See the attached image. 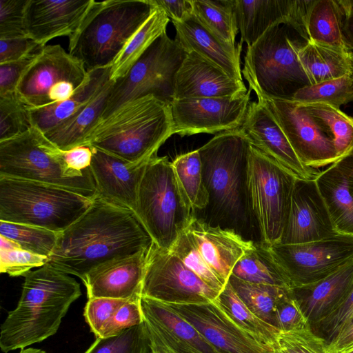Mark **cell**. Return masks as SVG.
<instances>
[{
    "instance_id": "cell-27",
    "label": "cell",
    "mask_w": 353,
    "mask_h": 353,
    "mask_svg": "<svg viewBox=\"0 0 353 353\" xmlns=\"http://www.w3.org/2000/svg\"><path fill=\"white\" fill-rule=\"evenodd\" d=\"M175 39L188 53L194 52L221 68L231 77L243 81L241 68L242 43L223 42L205 28L193 15L182 21H172Z\"/></svg>"
},
{
    "instance_id": "cell-4",
    "label": "cell",
    "mask_w": 353,
    "mask_h": 353,
    "mask_svg": "<svg viewBox=\"0 0 353 353\" xmlns=\"http://www.w3.org/2000/svg\"><path fill=\"white\" fill-rule=\"evenodd\" d=\"M304 23H277L247 46L241 73L257 98L292 99L310 85L299 59L300 50L310 42Z\"/></svg>"
},
{
    "instance_id": "cell-11",
    "label": "cell",
    "mask_w": 353,
    "mask_h": 353,
    "mask_svg": "<svg viewBox=\"0 0 353 353\" xmlns=\"http://www.w3.org/2000/svg\"><path fill=\"white\" fill-rule=\"evenodd\" d=\"M296 178L250 143L248 188L262 240L279 241L290 214Z\"/></svg>"
},
{
    "instance_id": "cell-5",
    "label": "cell",
    "mask_w": 353,
    "mask_h": 353,
    "mask_svg": "<svg viewBox=\"0 0 353 353\" xmlns=\"http://www.w3.org/2000/svg\"><path fill=\"white\" fill-rule=\"evenodd\" d=\"M172 134L171 104L147 95L125 103L99 121L87 145L139 163L157 155Z\"/></svg>"
},
{
    "instance_id": "cell-12",
    "label": "cell",
    "mask_w": 353,
    "mask_h": 353,
    "mask_svg": "<svg viewBox=\"0 0 353 353\" xmlns=\"http://www.w3.org/2000/svg\"><path fill=\"white\" fill-rule=\"evenodd\" d=\"M83 63L59 45H46L23 74L17 88L29 108H40L70 98L87 80Z\"/></svg>"
},
{
    "instance_id": "cell-41",
    "label": "cell",
    "mask_w": 353,
    "mask_h": 353,
    "mask_svg": "<svg viewBox=\"0 0 353 353\" xmlns=\"http://www.w3.org/2000/svg\"><path fill=\"white\" fill-rule=\"evenodd\" d=\"M0 235L13 240L23 250L48 258L55 248L59 232L30 225L0 221Z\"/></svg>"
},
{
    "instance_id": "cell-31",
    "label": "cell",
    "mask_w": 353,
    "mask_h": 353,
    "mask_svg": "<svg viewBox=\"0 0 353 353\" xmlns=\"http://www.w3.org/2000/svg\"><path fill=\"white\" fill-rule=\"evenodd\" d=\"M315 180L337 232L353 235V192L343 172L332 163Z\"/></svg>"
},
{
    "instance_id": "cell-7",
    "label": "cell",
    "mask_w": 353,
    "mask_h": 353,
    "mask_svg": "<svg viewBox=\"0 0 353 353\" xmlns=\"http://www.w3.org/2000/svg\"><path fill=\"white\" fill-rule=\"evenodd\" d=\"M93 199L52 184L0 176V221L60 233L90 208Z\"/></svg>"
},
{
    "instance_id": "cell-21",
    "label": "cell",
    "mask_w": 353,
    "mask_h": 353,
    "mask_svg": "<svg viewBox=\"0 0 353 353\" xmlns=\"http://www.w3.org/2000/svg\"><path fill=\"white\" fill-rule=\"evenodd\" d=\"M149 248L113 258L91 270L83 281L88 299L141 298Z\"/></svg>"
},
{
    "instance_id": "cell-35",
    "label": "cell",
    "mask_w": 353,
    "mask_h": 353,
    "mask_svg": "<svg viewBox=\"0 0 353 353\" xmlns=\"http://www.w3.org/2000/svg\"><path fill=\"white\" fill-rule=\"evenodd\" d=\"M169 21L165 12L154 6L150 17L114 60L110 68L112 81H115L126 74L150 45L166 32Z\"/></svg>"
},
{
    "instance_id": "cell-45",
    "label": "cell",
    "mask_w": 353,
    "mask_h": 353,
    "mask_svg": "<svg viewBox=\"0 0 353 353\" xmlns=\"http://www.w3.org/2000/svg\"><path fill=\"white\" fill-rule=\"evenodd\" d=\"M32 127L30 108L17 93L0 97V141L20 135Z\"/></svg>"
},
{
    "instance_id": "cell-3",
    "label": "cell",
    "mask_w": 353,
    "mask_h": 353,
    "mask_svg": "<svg viewBox=\"0 0 353 353\" xmlns=\"http://www.w3.org/2000/svg\"><path fill=\"white\" fill-rule=\"evenodd\" d=\"M23 276L18 304L1 325L0 347L4 353L55 334L70 305L81 295L74 278L48 263Z\"/></svg>"
},
{
    "instance_id": "cell-34",
    "label": "cell",
    "mask_w": 353,
    "mask_h": 353,
    "mask_svg": "<svg viewBox=\"0 0 353 353\" xmlns=\"http://www.w3.org/2000/svg\"><path fill=\"white\" fill-rule=\"evenodd\" d=\"M231 275L250 283L291 289L288 278L273 256L270 244L263 241L253 243L235 264Z\"/></svg>"
},
{
    "instance_id": "cell-43",
    "label": "cell",
    "mask_w": 353,
    "mask_h": 353,
    "mask_svg": "<svg viewBox=\"0 0 353 353\" xmlns=\"http://www.w3.org/2000/svg\"><path fill=\"white\" fill-rule=\"evenodd\" d=\"M150 341L144 322L108 338H96L84 353H148Z\"/></svg>"
},
{
    "instance_id": "cell-46",
    "label": "cell",
    "mask_w": 353,
    "mask_h": 353,
    "mask_svg": "<svg viewBox=\"0 0 353 353\" xmlns=\"http://www.w3.org/2000/svg\"><path fill=\"white\" fill-rule=\"evenodd\" d=\"M286 353H330L327 341L316 334L311 326L279 332L275 344Z\"/></svg>"
},
{
    "instance_id": "cell-38",
    "label": "cell",
    "mask_w": 353,
    "mask_h": 353,
    "mask_svg": "<svg viewBox=\"0 0 353 353\" xmlns=\"http://www.w3.org/2000/svg\"><path fill=\"white\" fill-rule=\"evenodd\" d=\"M228 281L243 302L256 316L274 326L276 305L291 289L250 283L233 275H230Z\"/></svg>"
},
{
    "instance_id": "cell-16",
    "label": "cell",
    "mask_w": 353,
    "mask_h": 353,
    "mask_svg": "<svg viewBox=\"0 0 353 353\" xmlns=\"http://www.w3.org/2000/svg\"><path fill=\"white\" fill-rule=\"evenodd\" d=\"M250 90L234 98H201L173 100L171 103L174 133L181 137L218 134L241 127L250 98Z\"/></svg>"
},
{
    "instance_id": "cell-50",
    "label": "cell",
    "mask_w": 353,
    "mask_h": 353,
    "mask_svg": "<svg viewBox=\"0 0 353 353\" xmlns=\"http://www.w3.org/2000/svg\"><path fill=\"white\" fill-rule=\"evenodd\" d=\"M141 299H130L123 303L105 325L99 338L114 336L126 329L142 324L144 317Z\"/></svg>"
},
{
    "instance_id": "cell-9",
    "label": "cell",
    "mask_w": 353,
    "mask_h": 353,
    "mask_svg": "<svg viewBox=\"0 0 353 353\" xmlns=\"http://www.w3.org/2000/svg\"><path fill=\"white\" fill-rule=\"evenodd\" d=\"M157 247L169 250L194 218L168 157H152L141 179L134 211Z\"/></svg>"
},
{
    "instance_id": "cell-15",
    "label": "cell",
    "mask_w": 353,
    "mask_h": 353,
    "mask_svg": "<svg viewBox=\"0 0 353 353\" xmlns=\"http://www.w3.org/2000/svg\"><path fill=\"white\" fill-rule=\"evenodd\" d=\"M257 99L264 101L305 166L318 169L339 159L327 130L304 105L292 99Z\"/></svg>"
},
{
    "instance_id": "cell-58",
    "label": "cell",
    "mask_w": 353,
    "mask_h": 353,
    "mask_svg": "<svg viewBox=\"0 0 353 353\" xmlns=\"http://www.w3.org/2000/svg\"><path fill=\"white\" fill-rule=\"evenodd\" d=\"M345 11L343 36L348 49L353 52V0H340Z\"/></svg>"
},
{
    "instance_id": "cell-61",
    "label": "cell",
    "mask_w": 353,
    "mask_h": 353,
    "mask_svg": "<svg viewBox=\"0 0 353 353\" xmlns=\"http://www.w3.org/2000/svg\"><path fill=\"white\" fill-rule=\"evenodd\" d=\"M19 353H48L44 350L41 349L34 348V347H26L24 349H21Z\"/></svg>"
},
{
    "instance_id": "cell-63",
    "label": "cell",
    "mask_w": 353,
    "mask_h": 353,
    "mask_svg": "<svg viewBox=\"0 0 353 353\" xmlns=\"http://www.w3.org/2000/svg\"><path fill=\"white\" fill-rule=\"evenodd\" d=\"M148 353H165V352L158 350L150 348V351L148 352Z\"/></svg>"
},
{
    "instance_id": "cell-10",
    "label": "cell",
    "mask_w": 353,
    "mask_h": 353,
    "mask_svg": "<svg viewBox=\"0 0 353 353\" xmlns=\"http://www.w3.org/2000/svg\"><path fill=\"white\" fill-rule=\"evenodd\" d=\"M186 54L176 39L163 32L125 75L113 81L101 121L125 103L147 95L171 104L175 77Z\"/></svg>"
},
{
    "instance_id": "cell-17",
    "label": "cell",
    "mask_w": 353,
    "mask_h": 353,
    "mask_svg": "<svg viewBox=\"0 0 353 353\" xmlns=\"http://www.w3.org/2000/svg\"><path fill=\"white\" fill-rule=\"evenodd\" d=\"M150 348L165 353H223L168 304L141 296Z\"/></svg>"
},
{
    "instance_id": "cell-48",
    "label": "cell",
    "mask_w": 353,
    "mask_h": 353,
    "mask_svg": "<svg viewBox=\"0 0 353 353\" xmlns=\"http://www.w3.org/2000/svg\"><path fill=\"white\" fill-rule=\"evenodd\" d=\"M29 0H0V39L26 37L25 14Z\"/></svg>"
},
{
    "instance_id": "cell-57",
    "label": "cell",
    "mask_w": 353,
    "mask_h": 353,
    "mask_svg": "<svg viewBox=\"0 0 353 353\" xmlns=\"http://www.w3.org/2000/svg\"><path fill=\"white\" fill-rule=\"evenodd\" d=\"M330 353H349L353 350V318L327 343Z\"/></svg>"
},
{
    "instance_id": "cell-22",
    "label": "cell",
    "mask_w": 353,
    "mask_h": 353,
    "mask_svg": "<svg viewBox=\"0 0 353 353\" xmlns=\"http://www.w3.org/2000/svg\"><path fill=\"white\" fill-rule=\"evenodd\" d=\"M94 0H29L26 34L41 46L59 37L70 39L79 29Z\"/></svg>"
},
{
    "instance_id": "cell-26",
    "label": "cell",
    "mask_w": 353,
    "mask_h": 353,
    "mask_svg": "<svg viewBox=\"0 0 353 353\" xmlns=\"http://www.w3.org/2000/svg\"><path fill=\"white\" fill-rule=\"evenodd\" d=\"M186 230L206 263L225 285L235 264L254 243L232 231L210 226L195 217Z\"/></svg>"
},
{
    "instance_id": "cell-14",
    "label": "cell",
    "mask_w": 353,
    "mask_h": 353,
    "mask_svg": "<svg viewBox=\"0 0 353 353\" xmlns=\"http://www.w3.org/2000/svg\"><path fill=\"white\" fill-rule=\"evenodd\" d=\"M219 293L170 250L151 244L141 296L168 304H194L212 301Z\"/></svg>"
},
{
    "instance_id": "cell-47",
    "label": "cell",
    "mask_w": 353,
    "mask_h": 353,
    "mask_svg": "<svg viewBox=\"0 0 353 353\" xmlns=\"http://www.w3.org/2000/svg\"><path fill=\"white\" fill-rule=\"evenodd\" d=\"M352 318H353V281L340 302L311 328L328 343Z\"/></svg>"
},
{
    "instance_id": "cell-30",
    "label": "cell",
    "mask_w": 353,
    "mask_h": 353,
    "mask_svg": "<svg viewBox=\"0 0 353 353\" xmlns=\"http://www.w3.org/2000/svg\"><path fill=\"white\" fill-rule=\"evenodd\" d=\"M110 68L88 71L87 80L67 100L40 108H29L33 126L46 133L74 116L110 79Z\"/></svg>"
},
{
    "instance_id": "cell-42",
    "label": "cell",
    "mask_w": 353,
    "mask_h": 353,
    "mask_svg": "<svg viewBox=\"0 0 353 353\" xmlns=\"http://www.w3.org/2000/svg\"><path fill=\"white\" fill-rule=\"evenodd\" d=\"M303 105L327 130L339 159L353 147V117L343 112L340 108L327 104Z\"/></svg>"
},
{
    "instance_id": "cell-25",
    "label": "cell",
    "mask_w": 353,
    "mask_h": 353,
    "mask_svg": "<svg viewBox=\"0 0 353 353\" xmlns=\"http://www.w3.org/2000/svg\"><path fill=\"white\" fill-rule=\"evenodd\" d=\"M311 3V0H234L241 41L250 46L277 23L290 19L305 21Z\"/></svg>"
},
{
    "instance_id": "cell-24",
    "label": "cell",
    "mask_w": 353,
    "mask_h": 353,
    "mask_svg": "<svg viewBox=\"0 0 353 353\" xmlns=\"http://www.w3.org/2000/svg\"><path fill=\"white\" fill-rule=\"evenodd\" d=\"M91 148L90 169L96 196L134 212L139 185L149 161L133 163L96 148Z\"/></svg>"
},
{
    "instance_id": "cell-36",
    "label": "cell",
    "mask_w": 353,
    "mask_h": 353,
    "mask_svg": "<svg viewBox=\"0 0 353 353\" xmlns=\"http://www.w3.org/2000/svg\"><path fill=\"white\" fill-rule=\"evenodd\" d=\"M216 299L232 321L255 340L270 349L275 344L279 330L256 316L243 302L229 281Z\"/></svg>"
},
{
    "instance_id": "cell-6",
    "label": "cell",
    "mask_w": 353,
    "mask_h": 353,
    "mask_svg": "<svg viewBox=\"0 0 353 353\" xmlns=\"http://www.w3.org/2000/svg\"><path fill=\"white\" fill-rule=\"evenodd\" d=\"M150 0L94 1L78 31L69 39V53L87 71L111 67L151 14Z\"/></svg>"
},
{
    "instance_id": "cell-54",
    "label": "cell",
    "mask_w": 353,
    "mask_h": 353,
    "mask_svg": "<svg viewBox=\"0 0 353 353\" xmlns=\"http://www.w3.org/2000/svg\"><path fill=\"white\" fill-rule=\"evenodd\" d=\"M43 47L28 36L0 39V63L21 60L39 52Z\"/></svg>"
},
{
    "instance_id": "cell-8",
    "label": "cell",
    "mask_w": 353,
    "mask_h": 353,
    "mask_svg": "<svg viewBox=\"0 0 353 353\" xmlns=\"http://www.w3.org/2000/svg\"><path fill=\"white\" fill-rule=\"evenodd\" d=\"M0 176L52 184L90 199L97 195L90 167L82 172L70 169L63 152L34 126L0 141Z\"/></svg>"
},
{
    "instance_id": "cell-44",
    "label": "cell",
    "mask_w": 353,
    "mask_h": 353,
    "mask_svg": "<svg viewBox=\"0 0 353 353\" xmlns=\"http://www.w3.org/2000/svg\"><path fill=\"white\" fill-rule=\"evenodd\" d=\"M169 250L209 286L219 292L223 289L225 284L206 263L186 230L179 236Z\"/></svg>"
},
{
    "instance_id": "cell-20",
    "label": "cell",
    "mask_w": 353,
    "mask_h": 353,
    "mask_svg": "<svg viewBox=\"0 0 353 353\" xmlns=\"http://www.w3.org/2000/svg\"><path fill=\"white\" fill-rule=\"evenodd\" d=\"M241 129L250 142L276 161L296 179H316L319 169L305 166L292 148L285 134L264 101L250 102Z\"/></svg>"
},
{
    "instance_id": "cell-55",
    "label": "cell",
    "mask_w": 353,
    "mask_h": 353,
    "mask_svg": "<svg viewBox=\"0 0 353 353\" xmlns=\"http://www.w3.org/2000/svg\"><path fill=\"white\" fill-rule=\"evenodd\" d=\"M152 4L162 9L171 21H182L193 14L192 0H150Z\"/></svg>"
},
{
    "instance_id": "cell-60",
    "label": "cell",
    "mask_w": 353,
    "mask_h": 353,
    "mask_svg": "<svg viewBox=\"0 0 353 353\" xmlns=\"http://www.w3.org/2000/svg\"><path fill=\"white\" fill-rule=\"evenodd\" d=\"M0 249H10L13 248H20L18 243L12 239L0 235Z\"/></svg>"
},
{
    "instance_id": "cell-51",
    "label": "cell",
    "mask_w": 353,
    "mask_h": 353,
    "mask_svg": "<svg viewBox=\"0 0 353 353\" xmlns=\"http://www.w3.org/2000/svg\"><path fill=\"white\" fill-rule=\"evenodd\" d=\"M128 299L98 297L88 299L83 311L85 322L96 338L116 311Z\"/></svg>"
},
{
    "instance_id": "cell-1",
    "label": "cell",
    "mask_w": 353,
    "mask_h": 353,
    "mask_svg": "<svg viewBox=\"0 0 353 353\" xmlns=\"http://www.w3.org/2000/svg\"><path fill=\"white\" fill-rule=\"evenodd\" d=\"M250 147L239 128L216 134L198 149L209 201L194 217L257 243L263 240L248 188Z\"/></svg>"
},
{
    "instance_id": "cell-39",
    "label": "cell",
    "mask_w": 353,
    "mask_h": 353,
    "mask_svg": "<svg viewBox=\"0 0 353 353\" xmlns=\"http://www.w3.org/2000/svg\"><path fill=\"white\" fill-rule=\"evenodd\" d=\"M171 164L194 212L205 209L209 196L203 180L202 163L198 149L178 155Z\"/></svg>"
},
{
    "instance_id": "cell-56",
    "label": "cell",
    "mask_w": 353,
    "mask_h": 353,
    "mask_svg": "<svg viewBox=\"0 0 353 353\" xmlns=\"http://www.w3.org/2000/svg\"><path fill=\"white\" fill-rule=\"evenodd\" d=\"M63 152L68 166L75 171L82 172L90 167L92 150L89 145H81Z\"/></svg>"
},
{
    "instance_id": "cell-32",
    "label": "cell",
    "mask_w": 353,
    "mask_h": 353,
    "mask_svg": "<svg viewBox=\"0 0 353 353\" xmlns=\"http://www.w3.org/2000/svg\"><path fill=\"white\" fill-rule=\"evenodd\" d=\"M299 59L310 84L353 74V52L349 50L309 42Z\"/></svg>"
},
{
    "instance_id": "cell-28",
    "label": "cell",
    "mask_w": 353,
    "mask_h": 353,
    "mask_svg": "<svg viewBox=\"0 0 353 353\" xmlns=\"http://www.w3.org/2000/svg\"><path fill=\"white\" fill-rule=\"evenodd\" d=\"M353 281V260L314 283L291 289L311 327L344 296Z\"/></svg>"
},
{
    "instance_id": "cell-23",
    "label": "cell",
    "mask_w": 353,
    "mask_h": 353,
    "mask_svg": "<svg viewBox=\"0 0 353 353\" xmlns=\"http://www.w3.org/2000/svg\"><path fill=\"white\" fill-rule=\"evenodd\" d=\"M247 92L243 81L231 77L201 55L190 52L176 72L173 100L234 98Z\"/></svg>"
},
{
    "instance_id": "cell-37",
    "label": "cell",
    "mask_w": 353,
    "mask_h": 353,
    "mask_svg": "<svg viewBox=\"0 0 353 353\" xmlns=\"http://www.w3.org/2000/svg\"><path fill=\"white\" fill-rule=\"evenodd\" d=\"M193 15L210 32L234 45L239 28L234 0H192Z\"/></svg>"
},
{
    "instance_id": "cell-59",
    "label": "cell",
    "mask_w": 353,
    "mask_h": 353,
    "mask_svg": "<svg viewBox=\"0 0 353 353\" xmlns=\"http://www.w3.org/2000/svg\"><path fill=\"white\" fill-rule=\"evenodd\" d=\"M334 163L343 172L353 192V147Z\"/></svg>"
},
{
    "instance_id": "cell-18",
    "label": "cell",
    "mask_w": 353,
    "mask_h": 353,
    "mask_svg": "<svg viewBox=\"0 0 353 353\" xmlns=\"http://www.w3.org/2000/svg\"><path fill=\"white\" fill-rule=\"evenodd\" d=\"M338 234L316 180L296 179L288 219L278 243H305Z\"/></svg>"
},
{
    "instance_id": "cell-13",
    "label": "cell",
    "mask_w": 353,
    "mask_h": 353,
    "mask_svg": "<svg viewBox=\"0 0 353 353\" xmlns=\"http://www.w3.org/2000/svg\"><path fill=\"white\" fill-rule=\"evenodd\" d=\"M270 245L291 289L318 281L353 260V235L340 234L305 243Z\"/></svg>"
},
{
    "instance_id": "cell-2",
    "label": "cell",
    "mask_w": 353,
    "mask_h": 353,
    "mask_svg": "<svg viewBox=\"0 0 353 353\" xmlns=\"http://www.w3.org/2000/svg\"><path fill=\"white\" fill-rule=\"evenodd\" d=\"M152 243L134 211L96 196L90 208L59 233L47 263L83 282L99 264L148 249Z\"/></svg>"
},
{
    "instance_id": "cell-29",
    "label": "cell",
    "mask_w": 353,
    "mask_h": 353,
    "mask_svg": "<svg viewBox=\"0 0 353 353\" xmlns=\"http://www.w3.org/2000/svg\"><path fill=\"white\" fill-rule=\"evenodd\" d=\"M112 83L110 79L79 112L44 133L46 137L62 151L87 145L90 133L103 117Z\"/></svg>"
},
{
    "instance_id": "cell-40",
    "label": "cell",
    "mask_w": 353,
    "mask_h": 353,
    "mask_svg": "<svg viewBox=\"0 0 353 353\" xmlns=\"http://www.w3.org/2000/svg\"><path fill=\"white\" fill-rule=\"evenodd\" d=\"M292 100L302 104L324 103L339 108L353 101V74L299 90Z\"/></svg>"
},
{
    "instance_id": "cell-19",
    "label": "cell",
    "mask_w": 353,
    "mask_h": 353,
    "mask_svg": "<svg viewBox=\"0 0 353 353\" xmlns=\"http://www.w3.org/2000/svg\"><path fill=\"white\" fill-rule=\"evenodd\" d=\"M216 299L203 303L166 304L223 353H267L270 349L239 327Z\"/></svg>"
},
{
    "instance_id": "cell-52",
    "label": "cell",
    "mask_w": 353,
    "mask_h": 353,
    "mask_svg": "<svg viewBox=\"0 0 353 353\" xmlns=\"http://www.w3.org/2000/svg\"><path fill=\"white\" fill-rule=\"evenodd\" d=\"M274 321V326L283 332L299 330L310 325L292 291L277 302Z\"/></svg>"
},
{
    "instance_id": "cell-53",
    "label": "cell",
    "mask_w": 353,
    "mask_h": 353,
    "mask_svg": "<svg viewBox=\"0 0 353 353\" xmlns=\"http://www.w3.org/2000/svg\"><path fill=\"white\" fill-rule=\"evenodd\" d=\"M39 52L21 60L0 63V97L16 93L23 74Z\"/></svg>"
},
{
    "instance_id": "cell-49",
    "label": "cell",
    "mask_w": 353,
    "mask_h": 353,
    "mask_svg": "<svg viewBox=\"0 0 353 353\" xmlns=\"http://www.w3.org/2000/svg\"><path fill=\"white\" fill-rule=\"evenodd\" d=\"M48 259L21 248L0 249V272L10 276H24L32 268L43 265Z\"/></svg>"
},
{
    "instance_id": "cell-64",
    "label": "cell",
    "mask_w": 353,
    "mask_h": 353,
    "mask_svg": "<svg viewBox=\"0 0 353 353\" xmlns=\"http://www.w3.org/2000/svg\"><path fill=\"white\" fill-rule=\"evenodd\" d=\"M349 353H353V350H352V351H351V352H350Z\"/></svg>"
},
{
    "instance_id": "cell-33",
    "label": "cell",
    "mask_w": 353,
    "mask_h": 353,
    "mask_svg": "<svg viewBox=\"0 0 353 353\" xmlns=\"http://www.w3.org/2000/svg\"><path fill=\"white\" fill-rule=\"evenodd\" d=\"M344 20L340 0H312L304 23L310 41L349 50L343 36Z\"/></svg>"
},
{
    "instance_id": "cell-62",
    "label": "cell",
    "mask_w": 353,
    "mask_h": 353,
    "mask_svg": "<svg viewBox=\"0 0 353 353\" xmlns=\"http://www.w3.org/2000/svg\"><path fill=\"white\" fill-rule=\"evenodd\" d=\"M267 353H286L279 347H278L276 345H274L270 350H269Z\"/></svg>"
}]
</instances>
